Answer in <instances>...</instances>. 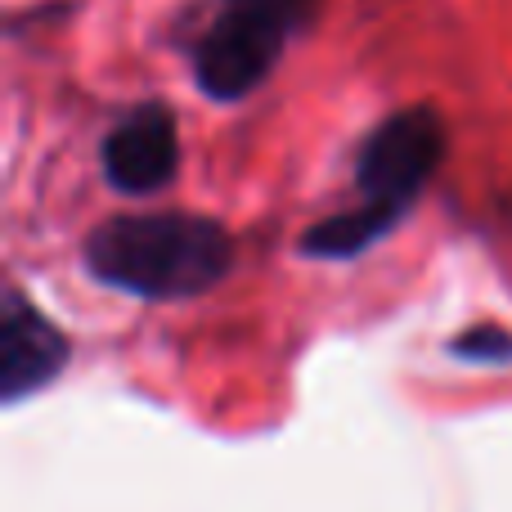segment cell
Masks as SVG:
<instances>
[{"instance_id":"6da1fadb","label":"cell","mask_w":512,"mask_h":512,"mask_svg":"<svg viewBox=\"0 0 512 512\" xmlns=\"http://www.w3.org/2000/svg\"><path fill=\"white\" fill-rule=\"evenodd\" d=\"M95 283L140 301H194L234 270V234L198 212H122L81 239Z\"/></svg>"},{"instance_id":"7a4b0ae2","label":"cell","mask_w":512,"mask_h":512,"mask_svg":"<svg viewBox=\"0 0 512 512\" xmlns=\"http://www.w3.org/2000/svg\"><path fill=\"white\" fill-rule=\"evenodd\" d=\"M450 149V131H445L441 108L432 104H409L382 117L364 144L355 149V189L360 203L373 212H387L391 221H405L423 189L436 180Z\"/></svg>"},{"instance_id":"3957f363","label":"cell","mask_w":512,"mask_h":512,"mask_svg":"<svg viewBox=\"0 0 512 512\" xmlns=\"http://www.w3.org/2000/svg\"><path fill=\"white\" fill-rule=\"evenodd\" d=\"M288 41H292V32H283L270 18L252 14V9L221 5V14L189 45L194 86L212 104H239V99L256 95L274 77Z\"/></svg>"},{"instance_id":"277c9868","label":"cell","mask_w":512,"mask_h":512,"mask_svg":"<svg viewBox=\"0 0 512 512\" xmlns=\"http://www.w3.org/2000/svg\"><path fill=\"white\" fill-rule=\"evenodd\" d=\"M99 171L122 198H153L171 189L180 171L176 117L162 99H144L122 113L99 140Z\"/></svg>"},{"instance_id":"5b68a950","label":"cell","mask_w":512,"mask_h":512,"mask_svg":"<svg viewBox=\"0 0 512 512\" xmlns=\"http://www.w3.org/2000/svg\"><path fill=\"white\" fill-rule=\"evenodd\" d=\"M72 346L59 333L50 315L36 301L23 297V288L5 292V324H0V396L5 405H18L23 396L45 391L63 373Z\"/></svg>"},{"instance_id":"8992f818","label":"cell","mask_w":512,"mask_h":512,"mask_svg":"<svg viewBox=\"0 0 512 512\" xmlns=\"http://www.w3.org/2000/svg\"><path fill=\"white\" fill-rule=\"evenodd\" d=\"M400 221H391L387 212H373V207H351V212H333L324 221L306 225L297 239V256L306 261H355L369 248H378Z\"/></svg>"},{"instance_id":"52a82bcc","label":"cell","mask_w":512,"mask_h":512,"mask_svg":"<svg viewBox=\"0 0 512 512\" xmlns=\"http://www.w3.org/2000/svg\"><path fill=\"white\" fill-rule=\"evenodd\" d=\"M454 360L472 364H512V328L504 324H472L459 337H450Z\"/></svg>"},{"instance_id":"ba28073f","label":"cell","mask_w":512,"mask_h":512,"mask_svg":"<svg viewBox=\"0 0 512 512\" xmlns=\"http://www.w3.org/2000/svg\"><path fill=\"white\" fill-rule=\"evenodd\" d=\"M221 5H234V9H252V14L270 18V23H279L283 32H306L310 23L319 18V9H324V0H221Z\"/></svg>"}]
</instances>
